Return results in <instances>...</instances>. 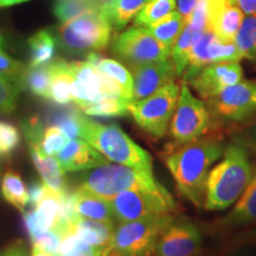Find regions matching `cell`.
Wrapping results in <instances>:
<instances>
[{
	"label": "cell",
	"instance_id": "obj_45",
	"mask_svg": "<svg viewBox=\"0 0 256 256\" xmlns=\"http://www.w3.org/2000/svg\"><path fill=\"white\" fill-rule=\"evenodd\" d=\"M0 256H28V252L23 242L16 241L5 248Z\"/></svg>",
	"mask_w": 256,
	"mask_h": 256
},
{
	"label": "cell",
	"instance_id": "obj_26",
	"mask_svg": "<svg viewBox=\"0 0 256 256\" xmlns=\"http://www.w3.org/2000/svg\"><path fill=\"white\" fill-rule=\"evenodd\" d=\"M87 60L98 68L100 72L110 76L115 82L119 83V86L122 88V90L126 95V98L132 102L133 96V80L130 72L126 66L118 62L115 60L106 58L95 52H89L87 56Z\"/></svg>",
	"mask_w": 256,
	"mask_h": 256
},
{
	"label": "cell",
	"instance_id": "obj_30",
	"mask_svg": "<svg viewBox=\"0 0 256 256\" xmlns=\"http://www.w3.org/2000/svg\"><path fill=\"white\" fill-rule=\"evenodd\" d=\"M30 66H43L54 60L56 51V40L49 31H40L28 40Z\"/></svg>",
	"mask_w": 256,
	"mask_h": 256
},
{
	"label": "cell",
	"instance_id": "obj_3",
	"mask_svg": "<svg viewBox=\"0 0 256 256\" xmlns=\"http://www.w3.org/2000/svg\"><path fill=\"white\" fill-rule=\"evenodd\" d=\"M81 139L110 162L136 168L152 170L151 154L134 142L118 124H98L87 118Z\"/></svg>",
	"mask_w": 256,
	"mask_h": 256
},
{
	"label": "cell",
	"instance_id": "obj_53",
	"mask_svg": "<svg viewBox=\"0 0 256 256\" xmlns=\"http://www.w3.org/2000/svg\"><path fill=\"white\" fill-rule=\"evenodd\" d=\"M0 42H2V40H0Z\"/></svg>",
	"mask_w": 256,
	"mask_h": 256
},
{
	"label": "cell",
	"instance_id": "obj_33",
	"mask_svg": "<svg viewBox=\"0 0 256 256\" xmlns=\"http://www.w3.org/2000/svg\"><path fill=\"white\" fill-rule=\"evenodd\" d=\"M234 43L242 52L243 58L256 60V16L243 18Z\"/></svg>",
	"mask_w": 256,
	"mask_h": 256
},
{
	"label": "cell",
	"instance_id": "obj_23",
	"mask_svg": "<svg viewBox=\"0 0 256 256\" xmlns=\"http://www.w3.org/2000/svg\"><path fill=\"white\" fill-rule=\"evenodd\" d=\"M148 2L150 0H107L100 8L110 26L120 30L136 18Z\"/></svg>",
	"mask_w": 256,
	"mask_h": 256
},
{
	"label": "cell",
	"instance_id": "obj_41",
	"mask_svg": "<svg viewBox=\"0 0 256 256\" xmlns=\"http://www.w3.org/2000/svg\"><path fill=\"white\" fill-rule=\"evenodd\" d=\"M25 138H26L28 145H40L42 138H43L44 128L40 122L38 118H31L23 126Z\"/></svg>",
	"mask_w": 256,
	"mask_h": 256
},
{
	"label": "cell",
	"instance_id": "obj_10",
	"mask_svg": "<svg viewBox=\"0 0 256 256\" xmlns=\"http://www.w3.org/2000/svg\"><path fill=\"white\" fill-rule=\"evenodd\" d=\"M69 66L74 75L72 101L81 110L104 98H120L130 104L119 83L100 72L94 64L86 60L72 62Z\"/></svg>",
	"mask_w": 256,
	"mask_h": 256
},
{
	"label": "cell",
	"instance_id": "obj_18",
	"mask_svg": "<svg viewBox=\"0 0 256 256\" xmlns=\"http://www.w3.org/2000/svg\"><path fill=\"white\" fill-rule=\"evenodd\" d=\"M115 228V223L80 217L74 226V232L83 242L100 252L102 256H107L110 252Z\"/></svg>",
	"mask_w": 256,
	"mask_h": 256
},
{
	"label": "cell",
	"instance_id": "obj_2",
	"mask_svg": "<svg viewBox=\"0 0 256 256\" xmlns=\"http://www.w3.org/2000/svg\"><path fill=\"white\" fill-rule=\"evenodd\" d=\"M254 168L244 146L236 142L226 146L220 160L210 170L203 206L206 210H226L232 206L250 183Z\"/></svg>",
	"mask_w": 256,
	"mask_h": 256
},
{
	"label": "cell",
	"instance_id": "obj_9",
	"mask_svg": "<svg viewBox=\"0 0 256 256\" xmlns=\"http://www.w3.org/2000/svg\"><path fill=\"white\" fill-rule=\"evenodd\" d=\"M110 200L115 220L130 222L148 216L172 215L177 203L164 186L156 190H128L116 194Z\"/></svg>",
	"mask_w": 256,
	"mask_h": 256
},
{
	"label": "cell",
	"instance_id": "obj_35",
	"mask_svg": "<svg viewBox=\"0 0 256 256\" xmlns=\"http://www.w3.org/2000/svg\"><path fill=\"white\" fill-rule=\"evenodd\" d=\"M130 102L120 98H104L84 108L82 112L89 116L98 118H118L124 116L128 113Z\"/></svg>",
	"mask_w": 256,
	"mask_h": 256
},
{
	"label": "cell",
	"instance_id": "obj_39",
	"mask_svg": "<svg viewBox=\"0 0 256 256\" xmlns=\"http://www.w3.org/2000/svg\"><path fill=\"white\" fill-rule=\"evenodd\" d=\"M19 132L14 124L0 121V156H8L19 145Z\"/></svg>",
	"mask_w": 256,
	"mask_h": 256
},
{
	"label": "cell",
	"instance_id": "obj_36",
	"mask_svg": "<svg viewBox=\"0 0 256 256\" xmlns=\"http://www.w3.org/2000/svg\"><path fill=\"white\" fill-rule=\"evenodd\" d=\"M70 138L57 126H50L44 130L43 138L38 147L46 156H56L69 142Z\"/></svg>",
	"mask_w": 256,
	"mask_h": 256
},
{
	"label": "cell",
	"instance_id": "obj_50",
	"mask_svg": "<svg viewBox=\"0 0 256 256\" xmlns=\"http://www.w3.org/2000/svg\"><path fill=\"white\" fill-rule=\"evenodd\" d=\"M28 2V0H0V8H4V6H11L19 4V2Z\"/></svg>",
	"mask_w": 256,
	"mask_h": 256
},
{
	"label": "cell",
	"instance_id": "obj_19",
	"mask_svg": "<svg viewBox=\"0 0 256 256\" xmlns=\"http://www.w3.org/2000/svg\"><path fill=\"white\" fill-rule=\"evenodd\" d=\"M72 200L80 217L112 223H115L116 220L110 200L106 198L96 196L78 186L72 190Z\"/></svg>",
	"mask_w": 256,
	"mask_h": 256
},
{
	"label": "cell",
	"instance_id": "obj_42",
	"mask_svg": "<svg viewBox=\"0 0 256 256\" xmlns=\"http://www.w3.org/2000/svg\"><path fill=\"white\" fill-rule=\"evenodd\" d=\"M62 256H102V254L98 250H96L87 244L86 242H83L81 238H78V242L74 246L72 250Z\"/></svg>",
	"mask_w": 256,
	"mask_h": 256
},
{
	"label": "cell",
	"instance_id": "obj_28",
	"mask_svg": "<svg viewBox=\"0 0 256 256\" xmlns=\"http://www.w3.org/2000/svg\"><path fill=\"white\" fill-rule=\"evenodd\" d=\"M51 78H52L51 62L43 66H28L22 78V87L26 88L34 95L49 98Z\"/></svg>",
	"mask_w": 256,
	"mask_h": 256
},
{
	"label": "cell",
	"instance_id": "obj_34",
	"mask_svg": "<svg viewBox=\"0 0 256 256\" xmlns=\"http://www.w3.org/2000/svg\"><path fill=\"white\" fill-rule=\"evenodd\" d=\"M107 0H56L55 14L62 23L90 8H98Z\"/></svg>",
	"mask_w": 256,
	"mask_h": 256
},
{
	"label": "cell",
	"instance_id": "obj_37",
	"mask_svg": "<svg viewBox=\"0 0 256 256\" xmlns=\"http://www.w3.org/2000/svg\"><path fill=\"white\" fill-rule=\"evenodd\" d=\"M25 69L26 68L20 62L8 56L0 50V76L2 78L17 84L19 88H23L22 78H23Z\"/></svg>",
	"mask_w": 256,
	"mask_h": 256
},
{
	"label": "cell",
	"instance_id": "obj_21",
	"mask_svg": "<svg viewBox=\"0 0 256 256\" xmlns=\"http://www.w3.org/2000/svg\"><path fill=\"white\" fill-rule=\"evenodd\" d=\"M30 154L34 168H37L43 183L51 190L63 194L66 190V183L64 179V170L60 166L58 159L44 154L37 145H28Z\"/></svg>",
	"mask_w": 256,
	"mask_h": 256
},
{
	"label": "cell",
	"instance_id": "obj_52",
	"mask_svg": "<svg viewBox=\"0 0 256 256\" xmlns=\"http://www.w3.org/2000/svg\"><path fill=\"white\" fill-rule=\"evenodd\" d=\"M194 256H202V255H200V254H197V255H194Z\"/></svg>",
	"mask_w": 256,
	"mask_h": 256
},
{
	"label": "cell",
	"instance_id": "obj_38",
	"mask_svg": "<svg viewBox=\"0 0 256 256\" xmlns=\"http://www.w3.org/2000/svg\"><path fill=\"white\" fill-rule=\"evenodd\" d=\"M20 89L17 84L0 76V114H10L16 110Z\"/></svg>",
	"mask_w": 256,
	"mask_h": 256
},
{
	"label": "cell",
	"instance_id": "obj_20",
	"mask_svg": "<svg viewBox=\"0 0 256 256\" xmlns=\"http://www.w3.org/2000/svg\"><path fill=\"white\" fill-rule=\"evenodd\" d=\"M34 211L43 232L55 230L60 235L63 224V194L46 186L43 196L34 206Z\"/></svg>",
	"mask_w": 256,
	"mask_h": 256
},
{
	"label": "cell",
	"instance_id": "obj_14",
	"mask_svg": "<svg viewBox=\"0 0 256 256\" xmlns=\"http://www.w3.org/2000/svg\"><path fill=\"white\" fill-rule=\"evenodd\" d=\"M203 244L200 230L188 220H174L162 234L153 256H194Z\"/></svg>",
	"mask_w": 256,
	"mask_h": 256
},
{
	"label": "cell",
	"instance_id": "obj_46",
	"mask_svg": "<svg viewBox=\"0 0 256 256\" xmlns=\"http://www.w3.org/2000/svg\"><path fill=\"white\" fill-rule=\"evenodd\" d=\"M238 144L244 146L256 156V127L252 128L250 132L248 133V136H244V138Z\"/></svg>",
	"mask_w": 256,
	"mask_h": 256
},
{
	"label": "cell",
	"instance_id": "obj_4",
	"mask_svg": "<svg viewBox=\"0 0 256 256\" xmlns=\"http://www.w3.org/2000/svg\"><path fill=\"white\" fill-rule=\"evenodd\" d=\"M162 185L153 176L152 170L136 168L122 164L104 162L83 176L78 188L110 200L128 190H156Z\"/></svg>",
	"mask_w": 256,
	"mask_h": 256
},
{
	"label": "cell",
	"instance_id": "obj_44",
	"mask_svg": "<svg viewBox=\"0 0 256 256\" xmlns=\"http://www.w3.org/2000/svg\"><path fill=\"white\" fill-rule=\"evenodd\" d=\"M197 2L198 0H176L178 12L183 17L185 23L190 20L191 16L194 14V10L197 5Z\"/></svg>",
	"mask_w": 256,
	"mask_h": 256
},
{
	"label": "cell",
	"instance_id": "obj_51",
	"mask_svg": "<svg viewBox=\"0 0 256 256\" xmlns=\"http://www.w3.org/2000/svg\"><path fill=\"white\" fill-rule=\"evenodd\" d=\"M107 256H119V255H116V254H113V252H110V254H108Z\"/></svg>",
	"mask_w": 256,
	"mask_h": 256
},
{
	"label": "cell",
	"instance_id": "obj_25",
	"mask_svg": "<svg viewBox=\"0 0 256 256\" xmlns=\"http://www.w3.org/2000/svg\"><path fill=\"white\" fill-rule=\"evenodd\" d=\"M185 24L186 23H185L180 14L178 11H174L160 19V20L144 28H146L166 49L171 51L178 37L180 36Z\"/></svg>",
	"mask_w": 256,
	"mask_h": 256
},
{
	"label": "cell",
	"instance_id": "obj_31",
	"mask_svg": "<svg viewBox=\"0 0 256 256\" xmlns=\"http://www.w3.org/2000/svg\"><path fill=\"white\" fill-rule=\"evenodd\" d=\"M87 118L75 108H66L54 112L50 115V121L60 127L70 139L81 138L83 127Z\"/></svg>",
	"mask_w": 256,
	"mask_h": 256
},
{
	"label": "cell",
	"instance_id": "obj_27",
	"mask_svg": "<svg viewBox=\"0 0 256 256\" xmlns=\"http://www.w3.org/2000/svg\"><path fill=\"white\" fill-rule=\"evenodd\" d=\"M203 32V30L192 26L191 24H185L180 36L178 37L177 42L171 50V60L174 62L177 76L183 75L184 70L188 66V56H190L192 48Z\"/></svg>",
	"mask_w": 256,
	"mask_h": 256
},
{
	"label": "cell",
	"instance_id": "obj_43",
	"mask_svg": "<svg viewBox=\"0 0 256 256\" xmlns=\"http://www.w3.org/2000/svg\"><path fill=\"white\" fill-rule=\"evenodd\" d=\"M46 185L43 183V182L40 180H34L30 184V186L28 188V204L32 206H36L37 203L40 202V200L43 196L44 191H46Z\"/></svg>",
	"mask_w": 256,
	"mask_h": 256
},
{
	"label": "cell",
	"instance_id": "obj_15",
	"mask_svg": "<svg viewBox=\"0 0 256 256\" xmlns=\"http://www.w3.org/2000/svg\"><path fill=\"white\" fill-rule=\"evenodd\" d=\"M242 80L243 68L240 62H220L204 66L188 83L204 101H208Z\"/></svg>",
	"mask_w": 256,
	"mask_h": 256
},
{
	"label": "cell",
	"instance_id": "obj_5",
	"mask_svg": "<svg viewBox=\"0 0 256 256\" xmlns=\"http://www.w3.org/2000/svg\"><path fill=\"white\" fill-rule=\"evenodd\" d=\"M174 220V215H158L119 223L110 252L119 256H153L160 236Z\"/></svg>",
	"mask_w": 256,
	"mask_h": 256
},
{
	"label": "cell",
	"instance_id": "obj_11",
	"mask_svg": "<svg viewBox=\"0 0 256 256\" xmlns=\"http://www.w3.org/2000/svg\"><path fill=\"white\" fill-rule=\"evenodd\" d=\"M206 106L215 122H244L256 115V80H242L209 98Z\"/></svg>",
	"mask_w": 256,
	"mask_h": 256
},
{
	"label": "cell",
	"instance_id": "obj_48",
	"mask_svg": "<svg viewBox=\"0 0 256 256\" xmlns=\"http://www.w3.org/2000/svg\"><path fill=\"white\" fill-rule=\"evenodd\" d=\"M229 256H256V252L254 249L252 248H242L234 252L232 254H230Z\"/></svg>",
	"mask_w": 256,
	"mask_h": 256
},
{
	"label": "cell",
	"instance_id": "obj_32",
	"mask_svg": "<svg viewBox=\"0 0 256 256\" xmlns=\"http://www.w3.org/2000/svg\"><path fill=\"white\" fill-rule=\"evenodd\" d=\"M176 0H150L134 18V26L147 28L176 11Z\"/></svg>",
	"mask_w": 256,
	"mask_h": 256
},
{
	"label": "cell",
	"instance_id": "obj_1",
	"mask_svg": "<svg viewBox=\"0 0 256 256\" xmlns=\"http://www.w3.org/2000/svg\"><path fill=\"white\" fill-rule=\"evenodd\" d=\"M224 148L226 145L220 138L202 136L166 153L165 164L174 179L176 188L194 206H203L209 172L220 159Z\"/></svg>",
	"mask_w": 256,
	"mask_h": 256
},
{
	"label": "cell",
	"instance_id": "obj_17",
	"mask_svg": "<svg viewBox=\"0 0 256 256\" xmlns=\"http://www.w3.org/2000/svg\"><path fill=\"white\" fill-rule=\"evenodd\" d=\"M57 156L64 172L92 170L107 162L100 152L83 139L69 140Z\"/></svg>",
	"mask_w": 256,
	"mask_h": 256
},
{
	"label": "cell",
	"instance_id": "obj_22",
	"mask_svg": "<svg viewBox=\"0 0 256 256\" xmlns=\"http://www.w3.org/2000/svg\"><path fill=\"white\" fill-rule=\"evenodd\" d=\"M256 223V172L250 183L235 203L232 210L224 217L222 224L226 226H248Z\"/></svg>",
	"mask_w": 256,
	"mask_h": 256
},
{
	"label": "cell",
	"instance_id": "obj_8",
	"mask_svg": "<svg viewBox=\"0 0 256 256\" xmlns=\"http://www.w3.org/2000/svg\"><path fill=\"white\" fill-rule=\"evenodd\" d=\"M211 124L206 102L192 94L188 83L180 84L177 107L168 126V134L176 146L192 142L204 136Z\"/></svg>",
	"mask_w": 256,
	"mask_h": 256
},
{
	"label": "cell",
	"instance_id": "obj_40",
	"mask_svg": "<svg viewBox=\"0 0 256 256\" xmlns=\"http://www.w3.org/2000/svg\"><path fill=\"white\" fill-rule=\"evenodd\" d=\"M62 238V236L55 230H46V232H42L37 234L34 238H32L31 242L32 244L38 246L52 256H58Z\"/></svg>",
	"mask_w": 256,
	"mask_h": 256
},
{
	"label": "cell",
	"instance_id": "obj_6",
	"mask_svg": "<svg viewBox=\"0 0 256 256\" xmlns=\"http://www.w3.org/2000/svg\"><path fill=\"white\" fill-rule=\"evenodd\" d=\"M113 28L102 14L101 8H90L69 20L60 28L64 49L72 52H95L110 44Z\"/></svg>",
	"mask_w": 256,
	"mask_h": 256
},
{
	"label": "cell",
	"instance_id": "obj_7",
	"mask_svg": "<svg viewBox=\"0 0 256 256\" xmlns=\"http://www.w3.org/2000/svg\"><path fill=\"white\" fill-rule=\"evenodd\" d=\"M180 86L176 81L162 86L148 98L130 102L128 113L142 130L156 139L165 136L177 107Z\"/></svg>",
	"mask_w": 256,
	"mask_h": 256
},
{
	"label": "cell",
	"instance_id": "obj_13",
	"mask_svg": "<svg viewBox=\"0 0 256 256\" xmlns=\"http://www.w3.org/2000/svg\"><path fill=\"white\" fill-rule=\"evenodd\" d=\"M243 55L234 42H226L217 36L211 28H206L198 38L190 56L188 66L183 72V78L188 83L204 66L220 62H240Z\"/></svg>",
	"mask_w": 256,
	"mask_h": 256
},
{
	"label": "cell",
	"instance_id": "obj_16",
	"mask_svg": "<svg viewBox=\"0 0 256 256\" xmlns=\"http://www.w3.org/2000/svg\"><path fill=\"white\" fill-rule=\"evenodd\" d=\"M130 68L133 80L132 102L148 98L162 86L174 81L177 76L171 58L162 60V62L132 66Z\"/></svg>",
	"mask_w": 256,
	"mask_h": 256
},
{
	"label": "cell",
	"instance_id": "obj_29",
	"mask_svg": "<svg viewBox=\"0 0 256 256\" xmlns=\"http://www.w3.org/2000/svg\"><path fill=\"white\" fill-rule=\"evenodd\" d=\"M2 194L6 202H8L16 209L20 210L22 212H24L25 208L28 206L26 185L20 174L14 170H8L5 172L2 179Z\"/></svg>",
	"mask_w": 256,
	"mask_h": 256
},
{
	"label": "cell",
	"instance_id": "obj_24",
	"mask_svg": "<svg viewBox=\"0 0 256 256\" xmlns=\"http://www.w3.org/2000/svg\"><path fill=\"white\" fill-rule=\"evenodd\" d=\"M52 78H51L49 100L57 104H68L74 98V75L68 62L57 60L51 62Z\"/></svg>",
	"mask_w": 256,
	"mask_h": 256
},
{
	"label": "cell",
	"instance_id": "obj_12",
	"mask_svg": "<svg viewBox=\"0 0 256 256\" xmlns=\"http://www.w3.org/2000/svg\"><path fill=\"white\" fill-rule=\"evenodd\" d=\"M112 51L128 66L162 62L171 58V51L144 28H130L113 42Z\"/></svg>",
	"mask_w": 256,
	"mask_h": 256
},
{
	"label": "cell",
	"instance_id": "obj_47",
	"mask_svg": "<svg viewBox=\"0 0 256 256\" xmlns=\"http://www.w3.org/2000/svg\"><path fill=\"white\" fill-rule=\"evenodd\" d=\"M244 16H256V0H234Z\"/></svg>",
	"mask_w": 256,
	"mask_h": 256
},
{
	"label": "cell",
	"instance_id": "obj_49",
	"mask_svg": "<svg viewBox=\"0 0 256 256\" xmlns=\"http://www.w3.org/2000/svg\"><path fill=\"white\" fill-rule=\"evenodd\" d=\"M30 256H52L49 252L42 249L40 247H38L36 244H32V250H31V255Z\"/></svg>",
	"mask_w": 256,
	"mask_h": 256
}]
</instances>
